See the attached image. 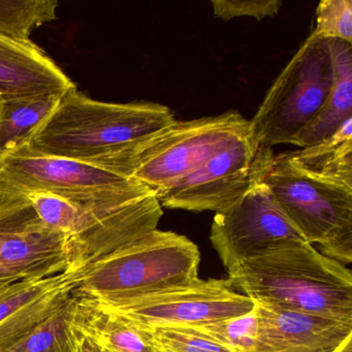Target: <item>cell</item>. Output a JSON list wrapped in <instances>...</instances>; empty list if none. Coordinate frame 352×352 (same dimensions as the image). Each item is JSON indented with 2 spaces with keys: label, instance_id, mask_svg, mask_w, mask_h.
Here are the masks:
<instances>
[{
  "label": "cell",
  "instance_id": "24",
  "mask_svg": "<svg viewBox=\"0 0 352 352\" xmlns=\"http://www.w3.org/2000/svg\"><path fill=\"white\" fill-rule=\"evenodd\" d=\"M312 34L324 40L352 43V0H321Z\"/></svg>",
  "mask_w": 352,
  "mask_h": 352
},
{
  "label": "cell",
  "instance_id": "8",
  "mask_svg": "<svg viewBox=\"0 0 352 352\" xmlns=\"http://www.w3.org/2000/svg\"><path fill=\"white\" fill-rule=\"evenodd\" d=\"M67 236L38 216L28 195L0 197V290L71 270Z\"/></svg>",
  "mask_w": 352,
  "mask_h": 352
},
{
  "label": "cell",
  "instance_id": "28",
  "mask_svg": "<svg viewBox=\"0 0 352 352\" xmlns=\"http://www.w3.org/2000/svg\"><path fill=\"white\" fill-rule=\"evenodd\" d=\"M0 102H1V100H0Z\"/></svg>",
  "mask_w": 352,
  "mask_h": 352
},
{
  "label": "cell",
  "instance_id": "22",
  "mask_svg": "<svg viewBox=\"0 0 352 352\" xmlns=\"http://www.w3.org/2000/svg\"><path fill=\"white\" fill-rule=\"evenodd\" d=\"M236 352H253L258 319L256 306L251 312L218 322L190 327Z\"/></svg>",
  "mask_w": 352,
  "mask_h": 352
},
{
  "label": "cell",
  "instance_id": "26",
  "mask_svg": "<svg viewBox=\"0 0 352 352\" xmlns=\"http://www.w3.org/2000/svg\"><path fill=\"white\" fill-rule=\"evenodd\" d=\"M73 324V322H72ZM74 341L76 352H106L89 336L73 325Z\"/></svg>",
  "mask_w": 352,
  "mask_h": 352
},
{
  "label": "cell",
  "instance_id": "11",
  "mask_svg": "<svg viewBox=\"0 0 352 352\" xmlns=\"http://www.w3.org/2000/svg\"><path fill=\"white\" fill-rule=\"evenodd\" d=\"M142 186L131 179L69 158L22 149L0 155V197L45 193L79 199Z\"/></svg>",
  "mask_w": 352,
  "mask_h": 352
},
{
  "label": "cell",
  "instance_id": "23",
  "mask_svg": "<svg viewBox=\"0 0 352 352\" xmlns=\"http://www.w3.org/2000/svg\"><path fill=\"white\" fill-rule=\"evenodd\" d=\"M160 352H236L190 327H149Z\"/></svg>",
  "mask_w": 352,
  "mask_h": 352
},
{
  "label": "cell",
  "instance_id": "5",
  "mask_svg": "<svg viewBox=\"0 0 352 352\" xmlns=\"http://www.w3.org/2000/svg\"><path fill=\"white\" fill-rule=\"evenodd\" d=\"M199 247L187 236L156 230L69 273L74 294L116 302L155 294L199 278Z\"/></svg>",
  "mask_w": 352,
  "mask_h": 352
},
{
  "label": "cell",
  "instance_id": "18",
  "mask_svg": "<svg viewBox=\"0 0 352 352\" xmlns=\"http://www.w3.org/2000/svg\"><path fill=\"white\" fill-rule=\"evenodd\" d=\"M284 155L311 176L352 187V118L320 143Z\"/></svg>",
  "mask_w": 352,
  "mask_h": 352
},
{
  "label": "cell",
  "instance_id": "12",
  "mask_svg": "<svg viewBox=\"0 0 352 352\" xmlns=\"http://www.w3.org/2000/svg\"><path fill=\"white\" fill-rule=\"evenodd\" d=\"M263 148L250 131L234 140L158 195L162 208L191 212L224 211L250 188L261 168Z\"/></svg>",
  "mask_w": 352,
  "mask_h": 352
},
{
  "label": "cell",
  "instance_id": "3",
  "mask_svg": "<svg viewBox=\"0 0 352 352\" xmlns=\"http://www.w3.org/2000/svg\"><path fill=\"white\" fill-rule=\"evenodd\" d=\"M28 195L38 216L67 236L71 270L78 271L157 228L164 210L146 187L102 197Z\"/></svg>",
  "mask_w": 352,
  "mask_h": 352
},
{
  "label": "cell",
  "instance_id": "20",
  "mask_svg": "<svg viewBox=\"0 0 352 352\" xmlns=\"http://www.w3.org/2000/svg\"><path fill=\"white\" fill-rule=\"evenodd\" d=\"M56 0H0V34L30 40V34L56 19Z\"/></svg>",
  "mask_w": 352,
  "mask_h": 352
},
{
  "label": "cell",
  "instance_id": "9",
  "mask_svg": "<svg viewBox=\"0 0 352 352\" xmlns=\"http://www.w3.org/2000/svg\"><path fill=\"white\" fill-rule=\"evenodd\" d=\"M94 302L148 327L208 324L247 314L256 306L254 300L236 292L230 280L212 278H197L190 283L140 298Z\"/></svg>",
  "mask_w": 352,
  "mask_h": 352
},
{
  "label": "cell",
  "instance_id": "6",
  "mask_svg": "<svg viewBox=\"0 0 352 352\" xmlns=\"http://www.w3.org/2000/svg\"><path fill=\"white\" fill-rule=\"evenodd\" d=\"M261 180L309 244L344 265L352 261V187L311 176L267 149Z\"/></svg>",
  "mask_w": 352,
  "mask_h": 352
},
{
  "label": "cell",
  "instance_id": "7",
  "mask_svg": "<svg viewBox=\"0 0 352 352\" xmlns=\"http://www.w3.org/2000/svg\"><path fill=\"white\" fill-rule=\"evenodd\" d=\"M327 40L311 34L278 76L256 114L250 135L258 148L292 144L327 102L333 84Z\"/></svg>",
  "mask_w": 352,
  "mask_h": 352
},
{
  "label": "cell",
  "instance_id": "4",
  "mask_svg": "<svg viewBox=\"0 0 352 352\" xmlns=\"http://www.w3.org/2000/svg\"><path fill=\"white\" fill-rule=\"evenodd\" d=\"M250 131L236 111L193 120H174L129 144L98 168L143 185L156 197Z\"/></svg>",
  "mask_w": 352,
  "mask_h": 352
},
{
  "label": "cell",
  "instance_id": "10",
  "mask_svg": "<svg viewBox=\"0 0 352 352\" xmlns=\"http://www.w3.org/2000/svg\"><path fill=\"white\" fill-rule=\"evenodd\" d=\"M265 150L263 148L261 168L249 190L216 213L212 223L210 240L228 273L244 261L304 240L261 180Z\"/></svg>",
  "mask_w": 352,
  "mask_h": 352
},
{
  "label": "cell",
  "instance_id": "25",
  "mask_svg": "<svg viewBox=\"0 0 352 352\" xmlns=\"http://www.w3.org/2000/svg\"><path fill=\"white\" fill-rule=\"evenodd\" d=\"M281 0H213L214 15L223 21L234 18L252 17L261 21L279 13Z\"/></svg>",
  "mask_w": 352,
  "mask_h": 352
},
{
  "label": "cell",
  "instance_id": "27",
  "mask_svg": "<svg viewBox=\"0 0 352 352\" xmlns=\"http://www.w3.org/2000/svg\"><path fill=\"white\" fill-rule=\"evenodd\" d=\"M337 352H352V338H349Z\"/></svg>",
  "mask_w": 352,
  "mask_h": 352
},
{
  "label": "cell",
  "instance_id": "13",
  "mask_svg": "<svg viewBox=\"0 0 352 352\" xmlns=\"http://www.w3.org/2000/svg\"><path fill=\"white\" fill-rule=\"evenodd\" d=\"M253 352H337L352 338V322L257 304Z\"/></svg>",
  "mask_w": 352,
  "mask_h": 352
},
{
  "label": "cell",
  "instance_id": "15",
  "mask_svg": "<svg viewBox=\"0 0 352 352\" xmlns=\"http://www.w3.org/2000/svg\"><path fill=\"white\" fill-rule=\"evenodd\" d=\"M77 87L57 63L32 41L0 34V100Z\"/></svg>",
  "mask_w": 352,
  "mask_h": 352
},
{
  "label": "cell",
  "instance_id": "21",
  "mask_svg": "<svg viewBox=\"0 0 352 352\" xmlns=\"http://www.w3.org/2000/svg\"><path fill=\"white\" fill-rule=\"evenodd\" d=\"M71 302L5 352H76Z\"/></svg>",
  "mask_w": 352,
  "mask_h": 352
},
{
  "label": "cell",
  "instance_id": "16",
  "mask_svg": "<svg viewBox=\"0 0 352 352\" xmlns=\"http://www.w3.org/2000/svg\"><path fill=\"white\" fill-rule=\"evenodd\" d=\"M72 322L106 352H160L149 327L74 294Z\"/></svg>",
  "mask_w": 352,
  "mask_h": 352
},
{
  "label": "cell",
  "instance_id": "1",
  "mask_svg": "<svg viewBox=\"0 0 352 352\" xmlns=\"http://www.w3.org/2000/svg\"><path fill=\"white\" fill-rule=\"evenodd\" d=\"M257 304L352 322V274L306 241L284 245L228 272Z\"/></svg>",
  "mask_w": 352,
  "mask_h": 352
},
{
  "label": "cell",
  "instance_id": "17",
  "mask_svg": "<svg viewBox=\"0 0 352 352\" xmlns=\"http://www.w3.org/2000/svg\"><path fill=\"white\" fill-rule=\"evenodd\" d=\"M333 65V84L327 102L298 133L292 145L305 148L320 143L352 118V48L343 41L327 40Z\"/></svg>",
  "mask_w": 352,
  "mask_h": 352
},
{
  "label": "cell",
  "instance_id": "19",
  "mask_svg": "<svg viewBox=\"0 0 352 352\" xmlns=\"http://www.w3.org/2000/svg\"><path fill=\"white\" fill-rule=\"evenodd\" d=\"M63 94H44L1 100L0 155L23 146L34 131L54 112Z\"/></svg>",
  "mask_w": 352,
  "mask_h": 352
},
{
  "label": "cell",
  "instance_id": "2",
  "mask_svg": "<svg viewBox=\"0 0 352 352\" xmlns=\"http://www.w3.org/2000/svg\"><path fill=\"white\" fill-rule=\"evenodd\" d=\"M174 120L172 110L164 104L98 102L75 87L63 94L54 112L17 149L98 166Z\"/></svg>",
  "mask_w": 352,
  "mask_h": 352
},
{
  "label": "cell",
  "instance_id": "14",
  "mask_svg": "<svg viewBox=\"0 0 352 352\" xmlns=\"http://www.w3.org/2000/svg\"><path fill=\"white\" fill-rule=\"evenodd\" d=\"M73 277L63 273L28 280L0 290V352L7 351L74 296Z\"/></svg>",
  "mask_w": 352,
  "mask_h": 352
}]
</instances>
